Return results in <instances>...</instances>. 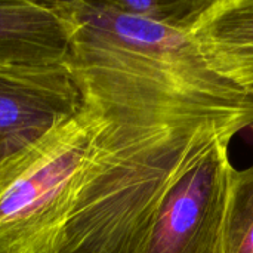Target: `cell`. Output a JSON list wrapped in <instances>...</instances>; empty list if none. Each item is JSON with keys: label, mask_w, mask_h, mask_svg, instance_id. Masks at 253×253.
<instances>
[{"label": "cell", "mask_w": 253, "mask_h": 253, "mask_svg": "<svg viewBox=\"0 0 253 253\" xmlns=\"http://www.w3.org/2000/svg\"><path fill=\"white\" fill-rule=\"evenodd\" d=\"M64 16L62 65L99 125L62 253H133L170 185L251 127L253 96L215 73L187 31L125 44Z\"/></svg>", "instance_id": "1"}, {"label": "cell", "mask_w": 253, "mask_h": 253, "mask_svg": "<svg viewBox=\"0 0 253 253\" xmlns=\"http://www.w3.org/2000/svg\"><path fill=\"white\" fill-rule=\"evenodd\" d=\"M15 68H31V67H0V71H4V70H15Z\"/></svg>", "instance_id": "9"}, {"label": "cell", "mask_w": 253, "mask_h": 253, "mask_svg": "<svg viewBox=\"0 0 253 253\" xmlns=\"http://www.w3.org/2000/svg\"><path fill=\"white\" fill-rule=\"evenodd\" d=\"M79 96L74 113L0 157V253L64 251L99 125L96 107Z\"/></svg>", "instance_id": "2"}, {"label": "cell", "mask_w": 253, "mask_h": 253, "mask_svg": "<svg viewBox=\"0 0 253 253\" xmlns=\"http://www.w3.org/2000/svg\"><path fill=\"white\" fill-rule=\"evenodd\" d=\"M249 129L252 130V135H253V123H252V125H251V127H249Z\"/></svg>", "instance_id": "10"}, {"label": "cell", "mask_w": 253, "mask_h": 253, "mask_svg": "<svg viewBox=\"0 0 253 253\" xmlns=\"http://www.w3.org/2000/svg\"><path fill=\"white\" fill-rule=\"evenodd\" d=\"M113 6L125 13L136 15L173 28L188 31L193 19L202 12L208 0H110Z\"/></svg>", "instance_id": "8"}, {"label": "cell", "mask_w": 253, "mask_h": 253, "mask_svg": "<svg viewBox=\"0 0 253 253\" xmlns=\"http://www.w3.org/2000/svg\"><path fill=\"white\" fill-rule=\"evenodd\" d=\"M68 47V22L56 1L0 0V67L61 65Z\"/></svg>", "instance_id": "6"}, {"label": "cell", "mask_w": 253, "mask_h": 253, "mask_svg": "<svg viewBox=\"0 0 253 253\" xmlns=\"http://www.w3.org/2000/svg\"><path fill=\"white\" fill-rule=\"evenodd\" d=\"M187 34L215 73L253 96V0H208Z\"/></svg>", "instance_id": "5"}, {"label": "cell", "mask_w": 253, "mask_h": 253, "mask_svg": "<svg viewBox=\"0 0 253 253\" xmlns=\"http://www.w3.org/2000/svg\"><path fill=\"white\" fill-rule=\"evenodd\" d=\"M221 253H253V165L230 169Z\"/></svg>", "instance_id": "7"}, {"label": "cell", "mask_w": 253, "mask_h": 253, "mask_svg": "<svg viewBox=\"0 0 253 253\" xmlns=\"http://www.w3.org/2000/svg\"><path fill=\"white\" fill-rule=\"evenodd\" d=\"M228 148L216 142L170 185L133 253H221Z\"/></svg>", "instance_id": "3"}, {"label": "cell", "mask_w": 253, "mask_h": 253, "mask_svg": "<svg viewBox=\"0 0 253 253\" xmlns=\"http://www.w3.org/2000/svg\"><path fill=\"white\" fill-rule=\"evenodd\" d=\"M79 104L62 64L0 71V157L44 133Z\"/></svg>", "instance_id": "4"}]
</instances>
